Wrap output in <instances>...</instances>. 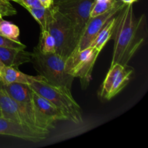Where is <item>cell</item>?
<instances>
[{
	"label": "cell",
	"instance_id": "24",
	"mask_svg": "<svg viewBox=\"0 0 148 148\" xmlns=\"http://www.w3.org/2000/svg\"><path fill=\"white\" fill-rule=\"evenodd\" d=\"M121 1L126 4H133V3L137 1V0H121Z\"/></svg>",
	"mask_w": 148,
	"mask_h": 148
},
{
	"label": "cell",
	"instance_id": "26",
	"mask_svg": "<svg viewBox=\"0 0 148 148\" xmlns=\"http://www.w3.org/2000/svg\"><path fill=\"white\" fill-rule=\"evenodd\" d=\"M0 4H10L8 0H0Z\"/></svg>",
	"mask_w": 148,
	"mask_h": 148
},
{
	"label": "cell",
	"instance_id": "19",
	"mask_svg": "<svg viewBox=\"0 0 148 148\" xmlns=\"http://www.w3.org/2000/svg\"><path fill=\"white\" fill-rule=\"evenodd\" d=\"M116 1L117 0H111L107 1H98L95 0V2L90 10V17H95L106 12L116 2Z\"/></svg>",
	"mask_w": 148,
	"mask_h": 148
},
{
	"label": "cell",
	"instance_id": "4",
	"mask_svg": "<svg viewBox=\"0 0 148 148\" xmlns=\"http://www.w3.org/2000/svg\"><path fill=\"white\" fill-rule=\"evenodd\" d=\"M48 30L56 43V53L66 59L77 45L73 27L69 19L53 4L49 9Z\"/></svg>",
	"mask_w": 148,
	"mask_h": 148
},
{
	"label": "cell",
	"instance_id": "13",
	"mask_svg": "<svg viewBox=\"0 0 148 148\" xmlns=\"http://www.w3.org/2000/svg\"><path fill=\"white\" fill-rule=\"evenodd\" d=\"M116 18V15L110 19L109 21L98 33L90 46L96 49L99 52H101L103 49L104 46L113 37L114 29H115Z\"/></svg>",
	"mask_w": 148,
	"mask_h": 148
},
{
	"label": "cell",
	"instance_id": "30",
	"mask_svg": "<svg viewBox=\"0 0 148 148\" xmlns=\"http://www.w3.org/2000/svg\"><path fill=\"white\" fill-rule=\"evenodd\" d=\"M98 1H111V0H95Z\"/></svg>",
	"mask_w": 148,
	"mask_h": 148
},
{
	"label": "cell",
	"instance_id": "27",
	"mask_svg": "<svg viewBox=\"0 0 148 148\" xmlns=\"http://www.w3.org/2000/svg\"><path fill=\"white\" fill-rule=\"evenodd\" d=\"M4 66H4V65L3 64V63H2V62H1V61H0V72H1V71L2 70V69H3V68H4Z\"/></svg>",
	"mask_w": 148,
	"mask_h": 148
},
{
	"label": "cell",
	"instance_id": "25",
	"mask_svg": "<svg viewBox=\"0 0 148 148\" xmlns=\"http://www.w3.org/2000/svg\"><path fill=\"white\" fill-rule=\"evenodd\" d=\"M53 4H60V3L64 2V1H66L67 0H53Z\"/></svg>",
	"mask_w": 148,
	"mask_h": 148
},
{
	"label": "cell",
	"instance_id": "14",
	"mask_svg": "<svg viewBox=\"0 0 148 148\" xmlns=\"http://www.w3.org/2000/svg\"><path fill=\"white\" fill-rule=\"evenodd\" d=\"M134 73V69L129 65L123 66L122 69L117 75L114 81L111 91L108 94V100H111L118 93H119L131 79L132 75Z\"/></svg>",
	"mask_w": 148,
	"mask_h": 148
},
{
	"label": "cell",
	"instance_id": "9",
	"mask_svg": "<svg viewBox=\"0 0 148 148\" xmlns=\"http://www.w3.org/2000/svg\"><path fill=\"white\" fill-rule=\"evenodd\" d=\"M32 96L36 108L49 121L55 123L58 121H68L67 116L59 108L33 89Z\"/></svg>",
	"mask_w": 148,
	"mask_h": 148
},
{
	"label": "cell",
	"instance_id": "10",
	"mask_svg": "<svg viewBox=\"0 0 148 148\" xmlns=\"http://www.w3.org/2000/svg\"><path fill=\"white\" fill-rule=\"evenodd\" d=\"M31 53L25 49L0 47V61L6 66L17 68L23 64L30 62Z\"/></svg>",
	"mask_w": 148,
	"mask_h": 148
},
{
	"label": "cell",
	"instance_id": "7",
	"mask_svg": "<svg viewBox=\"0 0 148 148\" xmlns=\"http://www.w3.org/2000/svg\"><path fill=\"white\" fill-rule=\"evenodd\" d=\"M125 5L126 4L123 3L121 0H117L116 2L106 12L95 17H90L75 49L82 50L89 47L98 33L110 19L116 15Z\"/></svg>",
	"mask_w": 148,
	"mask_h": 148
},
{
	"label": "cell",
	"instance_id": "3",
	"mask_svg": "<svg viewBox=\"0 0 148 148\" xmlns=\"http://www.w3.org/2000/svg\"><path fill=\"white\" fill-rule=\"evenodd\" d=\"M66 59L56 53H44L36 46L31 53L32 64L38 75L49 83L72 89L75 77L69 75L65 69Z\"/></svg>",
	"mask_w": 148,
	"mask_h": 148
},
{
	"label": "cell",
	"instance_id": "23",
	"mask_svg": "<svg viewBox=\"0 0 148 148\" xmlns=\"http://www.w3.org/2000/svg\"><path fill=\"white\" fill-rule=\"evenodd\" d=\"M39 1L41 5L45 8H51L53 5V0H39Z\"/></svg>",
	"mask_w": 148,
	"mask_h": 148
},
{
	"label": "cell",
	"instance_id": "32",
	"mask_svg": "<svg viewBox=\"0 0 148 148\" xmlns=\"http://www.w3.org/2000/svg\"><path fill=\"white\" fill-rule=\"evenodd\" d=\"M0 116H1V111H0Z\"/></svg>",
	"mask_w": 148,
	"mask_h": 148
},
{
	"label": "cell",
	"instance_id": "11",
	"mask_svg": "<svg viewBox=\"0 0 148 148\" xmlns=\"http://www.w3.org/2000/svg\"><path fill=\"white\" fill-rule=\"evenodd\" d=\"M0 111L1 117L12 120L25 127L17 103L2 88H0Z\"/></svg>",
	"mask_w": 148,
	"mask_h": 148
},
{
	"label": "cell",
	"instance_id": "16",
	"mask_svg": "<svg viewBox=\"0 0 148 148\" xmlns=\"http://www.w3.org/2000/svg\"><path fill=\"white\" fill-rule=\"evenodd\" d=\"M39 50L44 53H56V43L55 40L49 30H40V39L37 46Z\"/></svg>",
	"mask_w": 148,
	"mask_h": 148
},
{
	"label": "cell",
	"instance_id": "5",
	"mask_svg": "<svg viewBox=\"0 0 148 148\" xmlns=\"http://www.w3.org/2000/svg\"><path fill=\"white\" fill-rule=\"evenodd\" d=\"M100 52L93 47L82 50H75L65 61L66 72L75 78H79L83 88L88 85L92 79V72Z\"/></svg>",
	"mask_w": 148,
	"mask_h": 148
},
{
	"label": "cell",
	"instance_id": "31",
	"mask_svg": "<svg viewBox=\"0 0 148 148\" xmlns=\"http://www.w3.org/2000/svg\"><path fill=\"white\" fill-rule=\"evenodd\" d=\"M2 17H3V16H2V14H1V13L0 12V20H1V19L2 18Z\"/></svg>",
	"mask_w": 148,
	"mask_h": 148
},
{
	"label": "cell",
	"instance_id": "17",
	"mask_svg": "<svg viewBox=\"0 0 148 148\" xmlns=\"http://www.w3.org/2000/svg\"><path fill=\"white\" fill-rule=\"evenodd\" d=\"M49 9L50 8H45V7H39V8H30L27 10L39 24L40 27V30H48Z\"/></svg>",
	"mask_w": 148,
	"mask_h": 148
},
{
	"label": "cell",
	"instance_id": "8",
	"mask_svg": "<svg viewBox=\"0 0 148 148\" xmlns=\"http://www.w3.org/2000/svg\"><path fill=\"white\" fill-rule=\"evenodd\" d=\"M0 134L34 143L41 141L46 137V135L33 132L22 124L1 116H0Z\"/></svg>",
	"mask_w": 148,
	"mask_h": 148
},
{
	"label": "cell",
	"instance_id": "21",
	"mask_svg": "<svg viewBox=\"0 0 148 148\" xmlns=\"http://www.w3.org/2000/svg\"><path fill=\"white\" fill-rule=\"evenodd\" d=\"M0 12L2 16H12L17 14V11L11 4H0Z\"/></svg>",
	"mask_w": 148,
	"mask_h": 148
},
{
	"label": "cell",
	"instance_id": "18",
	"mask_svg": "<svg viewBox=\"0 0 148 148\" xmlns=\"http://www.w3.org/2000/svg\"><path fill=\"white\" fill-rule=\"evenodd\" d=\"M20 29L17 25L7 20H0V35L8 38L19 41L20 39Z\"/></svg>",
	"mask_w": 148,
	"mask_h": 148
},
{
	"label": "cell",
	"instance_id": "2",
	"mask_svg": "<svg viewBox=\"0 0 148 148\" xmlns=\"http://www.w3.org/2000/svg\"><path fill=\"white\" fill-rule=\"evenodd\" d=\"M29 86L59 108L67 116L68 121L77 124L83 121L82 110L72 96L70 89L51 85L46 82L40 75L35 76Z\"/></svg>",
	"mask_w": 148,
	"mask_h": 148
},
{
	"label": "cell",
	"instance_id": "12",
	"mask_svg": "<svg viewBox=\"0 0 148 148\" xmlns=\"http://www.w3.org/2000/svg\"><path fill=\"white\" fill-rule=\"evenodd\" d=\"M0 77L4 84L23 83L29 85L35 76L26 75L16 68L4 66L0 72Z\"/></svg>",
	"mask_w": 148,
	"mask_h": 148
},
{
	"label": "cell",
	"instance_id": "29",
	"mask_svg": "<svg viewBox=\"0 0 148 148\" xmlns=\"http://www.w3.org/2000/svg\"><path fill=\"white\" fill-rule=\"evenodd\" d=\"M12 1H15V2L18 3L19 4H20V0H12Z\"/></svg>",
	"mask_w": 148,
	"mask_h": 148
},
{
	"label": "cell",
	"instance_id": "15",
	"mask_svg": "<svg viewBox=\"0 0 148 148\" xmlns=\"http://www.w3.org/2000/svg\"><path fill=\"white\" fill-rule=\"evenodd\" d=\"M122 67V65L119 64H114L111 65V67H110L109 70H108V73L106 76L105 79L102 84V88L101 90V98L108 100V94L111 91L113 84H114L117 75H119Z\"/></svg>",
	"mask_w": 148,
	"mask_h": 148
},
{
	"label": "cell",
	"instance_id": "28",
	"mask_svg": "<svg viewBox=\"0 0 148 148\" xmlns=\"http://www.w3.org/2000/svg\"><path fill=\"white\" fill-rule=\"evenodd\" d=\"M4 82H3L2 79H1V77H0V88H3V85H4Z\"/></svg>",
	"mask_w": 148,
	"mask_h": 148
},
{
	"label": "cell",
	"instance_id": "1",
	"mask_svg": "<svg viewBox=\"0 0 148 148\" xmlns=\"http://www.w3.org/2000/svg\"><path fill=\"white\" fill-rule=\"evenodd\" d=\"M145 17H136L132 4H126L116 14L114 49L111 65L127 66L144 43Z\"/></svg>",
	"mask_w": 148,
	"mask_h": 148
},
{
	"label": "cell",
	"instance_id": "6",
	"mask_svg": "<svg viewBox=\"0 0 148 148\" xmlns=\"http://www.w3.org/2000/svg\"><path fill=\"white\" fill-rule=\"evenodd\" d=\"M95 0H67L54 4L71 22L77 43L90 17V10Z\"/></svg>",
	"mask_w": 148,
	"mask_h": 148
},
{
	"label": "cell",
	"instance_id": "22",
	"mask_svg": "<svg viewBox=\"0 0 148 148\" xmlns=\"http://www.w3.org/2000/svg\"><path fill=\"white\" fill-rule=\"evenodd\" d=\"M20 5L24 7L26 10L43 7L39 0H20Z\"/></svg>",
	"mask_w": 148,
	"mask_h": 148
},
{
	"label": "cell",
	"instance_id": "20",
	"mask_svg": "<svg viewBox=\"0 0 148 148\" xmlns=\"http://www.w3.org/2000/svg\"><path fill=\"white\" fill-rule=\"evenodd\" d=\"M0 47L12 48V49H25L26 46L23 44L20 40H12L7 37L0 35Z\"/></svg>",
	"mask_w": 148,
	"mask_h": 148
}]
</instances>
